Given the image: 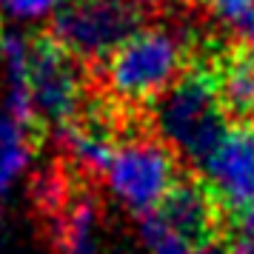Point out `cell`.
Instances as JSON below:
<instances>
[{"label": "cell", "instance_id": "obj_10", "mask_svg": "<svg viewBox=\"0 0 254 254\" xmlns=\"http://www.w3.org/2000/svg\"><path fill=\"white\" fill-rule=\"evenodd\" d=\"M60 0H0V35L6 32L3 20L14 17V20H29V17H43L49 14Z\"/></svg>", "mask_w": 254, "mask_h": 254}, {"label": "cell", "instance_id": "obj_11", "mask_svg": "<svg viewBox=\"0 0 254 254\" xmlns=\"http://www.w3.org/2000/svg\"><path fill=\"white\" fill-rule=\"evenodd\" d=\"M206 9H211L217 17H223V20H229L234 26L254 9V0H208Z\"/></svg>", "mask_w": 254, "mask_h": 254}, {"label": "cell", "instance_id": "obj_4", "mask_svg": "<svg viewBox=\"0 0 254 254\" xmlns=\"http://www.w3.org/2000/svg\"><path fill=\"white\" fill-rule=\"evenodd\" d=\"M149 23L154 20L126 0H66L46 32L77 63L94 71L115 49H120Z\"/></svg>", "mask_w": 254, "mask_h": 254}, {"label": "cell", "instance_id": "obj_12", "mask_svg": "<svg viewBox=\"0 0 254 254\" xmlns=\"http://www.w3.org/2000/svg\"><path fill=\"white\" fill-rule=\"evenodd\" d=\"M254 240V203L231 217V240Z\"/></svg>", "mask_w": 254, "mask_h": 254}, {"label": "cell", "instance_id": "obj_13", "mask_svg": "<svg viewBox=\"0 0 254 254\" xmlns=\"http://www.w3.org/2000/svg\"><path fill=\"white\" fill-rule=\"evenodd\" d=\"M126 3H131L134 9H140L151 20H163V14L169 9V0H126Z\"/></svg>", "mask_w": 254, "mask_h": 254}, {"label": "cell", "instance_id": "obj_3", "mask_svg": "<svg viewBox=\"0 0 254 254\" xmlns=\"http://www.w3.org/2000/svg\"><path fill=\"white\" fill-rule=\"evenodd\" d=\"M183 169V157L154 128L151 112H140L117 140L106 183L134 214L149 217Z\"/></svg>", "mask_w": 254, "mask_h": 254}, {"label": "cell", "instance_id": "obj_7", "mask_svg": "<svg viewBox=\"0 0 254 254\" xmlns=\"http://www.w3.org/2000/svg\"><path fill=\"white\" fill-rule=\"evenodd\" d=\"M208 71L229 126H254V43L226 40L208 58Z\"/></svg>", "mask_w": 254, "mask_h": 254}, {"label": "cell", "instance_id": "obj_9", "mask_svg": "<svg viewBox=\"0 0 254 254\" xmlns=\"http://www.w3.org/2000/svg\"><path fill=\"white\" fill-rule=\"evenodd\" d=\"M46 140L32 134L26 126H20L12 117V112L0 115V191L9 186L14 174L20 172L29 160V154L37 151Z\"/></svg>", "mask_w": 254, "mask_h": 254}, {"label": "cell", "instance_id": "obj_5", "mask_svg": "<svg viewBox=\"0 0 254 254\" xmlns=\"http://www.w3.org/2000/svg\"><path fill=\"white\" fill-rule=\"evenodd\" d=\"M92 89V71L71 58L46 29L29 37L26 52V92L35 115L52 131L71 123Z\"/></svg>", "mask_w": 254, "mask_h": 254}, {"label": "cell", "instance_id": "obj_8", "mask_svg": "<svg viewBox=\"0 0 254 254\" xmlns=\"http://www.w3.org/2000/svg\"><path fill=\"white\" fill-rule=\"evenodd\" d=\"M231 217L254 203V126H231L220 149L203 166Z\"/></svg>", "mask_w": 254, "mask_h": 254}, {"label": "cell", "instance_id": "obj_2", "mask_svg": "<svg viewBox=\"0 0 254 254\" xmlns=\"http://www.w3.org/2000/svg\"><path fill=\"white\" fill-rule=\"evenodd\" d=\"M149 112L160 137L183 157L186 166L200 172L231 128L214 92L208 60H197Z\"/></svg>", "mask_w": 254, "mask_h": 254}, {"label": "cell", "instance_id": "obj_15", "mask_svg": "<svg viewBox=\"0 0 254 254\" xmlns=\"http://www.w3.org/2000/svg\"><path fill=\"white\" fill-rule=\"evenodd\" d=\"M180 3H183V6H206L208 0H180Z\"/></svg>", "mask_w": 254, "mask_h": 254}, {"label": "cell", "instance_id": "obj_1", "mask_svg": "<svg viewBox=\"0 0 254 254\" xmlns=\"http://www.w3.org/2000/svg\"><path fill=\"white\" fill-rule=\"evenodd\" d=\"M220 40L223 37L189 23L154 20L115 49L103 66L92 71V83L115 103L149 112Z\"/></svg>", "mask_w": 254, "mask_h": 254}, {"label": "cell", "instance_id": "obj_6", "mask_svg": "<svg viewBox=\"0 0 254 254\" xmlns=\"http://www.w3.org/2000/svg\"><path fill=\"white\" fill-rule=\"evenodd\" d=\"M163 229L189 254H214L231 243V211L200 169L186 166L151 211Z\"/></svg>", "mask_w": 254, "mask_h": 254}, {"label": "cell", "instance_id": "obj_14", "mask_svg": "<svg viewBox=\"0 0 254 254\" xmlns=\"http://www.w3.org/2000/svg\"><path fill=\"white\" fill-rule=\"evenodd\" d=\"M226 254H254V240H231L226 246Z\"/></svg>", "mask_w": 254, "mask_h": 254}]
</instances>
